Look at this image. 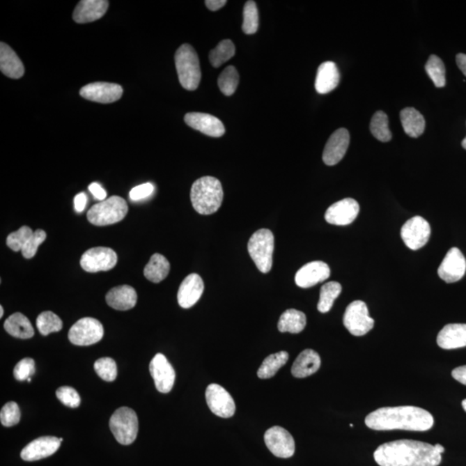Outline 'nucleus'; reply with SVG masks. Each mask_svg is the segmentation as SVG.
<instances>
[{
	"label": "nucleus",
	"mask_w": 466,
	"mask_h": 466,
	"mask_svg": "<svg viewBox=\"0 0 466 466\" xmlns=\"http://www.w3.org/2000/svg\"><path fill=\"white\" fill-rule=\"evenodd\" d=\"M374 458L380 466H438L442 460L435 446L411 440L382 444Z\"/></svg>",
	"instance_id": "1"
},
{
	"label": "nucleus",
	"mask_w": 466,
	"mask_h": 466,
	"mask_svg": "<svg viewBox=\"0 0 466 466\" xmlns=\"http://www.w3.org/2000/svg\"><path fill=\"white\" fill-rule=\"evenodd\" d=\"M435 419L424 408L414 406L385 407L371 412L366 418L368 428L378 431L407 430L425 432L433 428Z\"/></svg>",
	"instance_id": "2"
},
{
	"label": "nucleus",
	"mask_w": 466,
	"mask_h": 466,
	"mask_svg": "<svg viewBox=\"0 0 466 466\" xmlns=\"http://www.w3.org/2000/svg\"><path fill=\"white\" fill-rule=\"evenodd\" d=\"M223 198L222 183L215 177H201L191 187V202L194 210L202 215H210L218 211Z\"/></svg>",
	"instance_id": "3"
},
{
	"label": "nucleus",
	"mask_w": 466,
	"mask_h": 466,
	"mask_svg": "<svg viewBox=\"0 0 466 466\" xmlns=\"http://www.w3.org/2000/svg\"><path fill=\"white\" fill-rule=\"evenodd\" d=\"M176 68L180 85L183 88L194 91L200 85L201 71L196 52L189 45L180 47L175 56Z\"/></svg>",
	"instance_id": "4"
},
{
	"label": "nucleus",
	"mask_w": 466,
	"mask_h": 466,
	"mask_svg": "<svg viewBox=\"0 0 466 466\" xmlns=\"http://www.w3.org/2000/svg\"><path fill=\"white\" fill-rule=\"evenodd\" d=\"M129 210L124 199L111 196L93 205L88 212V222L97 226L113 225L125 219Z\"/></svg>",
	"instance_id": "5"
},
{
	"label": "nucleus",
	"mask_w": 466,
	"mask_h": 466,
	"mask_svg": "<svg viewBox=\"0 0 466 466\" xmlns=\"http://www.w3.org/2000/svg\"><path fill=\"white\" fill-rule=\"evenodd\" d=\"M274 249V238L272 231L260 229L251 237L248 251L259 272L267 274L272 270Z\"/></svg>",
	"instance_id": "6"
},
{
	"label": "nucleus",
	"mask_w": 466,
	"mask_h": 466,
	"mask_svg": "<svg viewBox=\"0 0 466 466\" xmlns=\"http://www.w3.org/2000/svg\"><path fill=\"white\" fill-rule=\"evenodd\" d=\"M111 433L121 445H131L139 433V419L135 411L128 407H121L114 412L109 421Z\"/></svg>",
	"instance_id": "7"
},
{
	"label": "nucleus",
	"mask_w": 466,
	"mask_h": 466,
	"mask_svg": "<svg viewBox=\"0 0 466 466\" xmlns=\"http://www.w3.org/2000/svg\"><path fill=\"white\" fill-rule=\"evenodd\" d=\"M344 326L354 336H364L374 327V320L370 317L367 305L362 301H355L346 308Z\"/></svg>",
	"instance_id": "8"
},
{
	"label": "nucleus",
	"mask_w": 466,
	"mask_h": 466,
	"mask_svg": "<svg viewBox=\"0 0 466 466\" xmlns=\"http://www.w3.org/2000/svg\"><path fill=\"white\" fill-rule=\"evenodd\" d=\"M104 328L99 320L86 317L79 320L68 332L72 344L79 346L95 345L102 339Z\"/></svg>",
	"instance_id": "9"
},
{
	"label": "nucleus",
	"mask_w": 466,
	"mask_h": 466,
	"mask_svg": "<svg viewBox=\"0 0 466 466\" xmlns=\"http://www.w3.org/2000/svg\"><path fill=\"white\" fill-rule=\"evenodd\" d=\"M118 262V256L113 249L95 247L89 249L81 258L82 269L86 272H107L114 269Z\"/></svg>",
	"instance_id": "10"
},
{
	"label": "nucleus",
	"mask_w": 466,
	"mask_h": 466,
	"mask_svg": "<svg viewBox=\"0 0 466 466\" xmlns=\"http://www.w3.org/2000/svg\"><path fill=\"white\" fill-rule=\"evenodd\" d=\"M431 234L429 223L421 216L408 219L401 230L404 244L411 250L417 251L425 247Z\"/></svg>",
	"instance_id": "11"
},
{
	"label": "nucleus",
	"mask_w": 466,
	"mask_h": 466,
	"mask_svg": "<svg viewBox=\"0 0 466 466\" xmlns=\"http://www.w3.org/2000/svg\"><path fill=\"white\" fill-rule=\"evenodd\" d=\"M265 442L267 447L276 457L288 458L295 454V440L290 432L284 428L276 426L267 430Z\"/></svg>",
	"instance_id": "12"
},
{
	"label": "nucleus",
	"mask_w": 466,
	"mask_h": 466,
	"mask_svg": "<svg viewBox=\"0 0 466 466\" xmlns=\"http://www.w3.org/2000/svg\"><path fill=\"white\" fill-rule=\"evenodd\" d=\"M205 399L209 408L217 417H233L236 410L234 400L222 386L216 384L209 385L205 391Z\"/></svg>",
	"instance_id": "13"
},
{
	"label": "nucleus",
	"mask_w": 466,
	"mask_h": 466,
	"mask_svg": "<svg viewBox=\"0 0 466 466\" xmlns=\"http://www.w3.org/2000/svg\"><path fill=\"white\" fill-rule=\"evenodd\" d=\"M150 371L159 392L171 391L176 381V371L164 354L158 353L153 357L150 364Z\"/></svg>",
	"instance_id": "14"
},
{
	"label": "nucleus",
	"mask_w": 466,
	"mask_h": 466,
	"mask_svg": "<svg viewBox=\"0 0 466 466\" xmlns=\"http://www.w3.org/2000/svg\"><path fill=\"white\" fill-rule=\"evenodd\" d=\"M79 95L93 102L109 104L116 102L123 95L121 85L109 82H95L83 86Z\"/></svg>",
	"instance_id": "15"
},
{
	"label": "nucleus",
	"mask_w": 466,
	"mask_h": 466,
	"mask_svg": "<svg viewBox=\"0 0 466 466\" xmlns=\"http://www.w3.org/2000/svg\"><path fill=\"white\" fill-rule=\"evenodd\" d=\"M466 272V260L460 250L456 247L448 251L445 258L438 269V274L447 284L456 283L464 277Z\"/></svg>",
	"instance_id": "16"
},
{
	"label": "nucleus",
	"mask_w": 466,
	"mask_h": 466,
	"mask_svg": "<svg viewBox=\"0 0 466 466\" xmlns=\"http://www.w3.org/2000/svg\"><path fill=\"white\" fill-rule=\"evenodd\" d=\"M359 205L352 198L336 202L327 209L325 219L331 225L348 226L356 219L359 214Z\"/></svg>",
	"instance_id": "17"
},
{
	"label": "nucleus",
	"mask_w": 466,
	"mask_h": 466,
	"mask_svg": "<svg viewBox=\"0 0 466 466\" xmlns=\"http://www.w3.org/2000/svg\"><path fill=\"white\" fill-rule=\"evenodd\" d=\"M61 440L56 437L45 436L28 444L21 451L22 460L37 461L52 456L59 451Z\"/></svg>",
	"instance_id": "18"
},
{
	"label": "nucleus",
	"mask_w": 466,
	"mask_h": 466,
	"mask_svg": "<svg viewBox=\"0 0 466 466\" xmlns=\"http://www.w3.org/2000/svg\"><path fill=\"white\" fill-rule=\"evenodd\" d=\"M329 266L323 261H314L302 266L295 274V284L300 288L314 286L330 277Z\"/></svg>",
	"instance_id": "19"
},
{
	"label": "nucleus",
	"mask_w": 466,
	"mask_h": 466,
	"mask_svg": "<svg viewBox=\"0 0 466 466\" xmlns=\"http://www.w3.org/2000/svg\"><path fill=\"white\" fill-rule=\"evenodd\" d=\"M350 134L348 130L341 128L332 133L323 151V161L328 166L338 164L348 151Z\"/></svg>",
	"instance_id": "20"
},
{
	"label": "nucleus",
	"mask_w": 466,
	"mask_h": 466,
	"mask_svg": "<svg viewBox=\"0 0 466 466\" xmlns=\"http://www.w3.org/2000/svg\"><path fill=\"white\" fill-rule=\"evenodd\" d=\"M184 121L191 128L209 137H220L226 132L223 123L211 114L189 113L185 115Z\"/></svg>",
	"instance_id": "21"
},
{
	"label": "nucleus",
	"mask_w": 466,
	"mask_h": 466,
	"mask_svg": "<svg viewBox=\"0 0 466 466\" xmlns=\"http://www.w3.org/2000/svg\"><path fill=\"white\" fill-rule=\"evenodd\" d=\"M204 283L198 274H190L182 281L179 288L177 300L182 309H190L201 297Z\"/></svg>",
	"instance_id": "22"
},
{
	"label": "nucleus",
	"mask_w": 466,
	"mask_h": 466,
	"mask_svg": "<svg viewBox=\"0 0 466 466\" xmlns=\"http://www.w3.org/2000/svg\"><path fill=\"white\" fill-rule=\"evenodd\" d=\"M109 2L106 0H82L75 7L73 19L77 24L91 23L106 14Z\"/></svg>",
	"instance_id": "23"
},
{
	"label": "nucleus",
	"mask_w": 466,
	"mask_h": 466,
	"mask_svg": "<svg viewBox=\"0 0 466 466\" xmlns=\"http://www.w3.org/2000/svg\"><path fill=\"white\" fill-rule=\"evenodd\" d=\"M437 344L440 348L453 350L466 346V324H448L439 332Z\"/></svg>",
	"instance_id": "24"
},
{
	"label": "nucleus",
	"mask_w": 466,
	"mask_h": 466,
	"mask_svg": "<svg viewBox=\"0 0 466 466\" xmlns=\"http://www.w3.org/2000/svg\"><path fill=\"white\" fill-rule=\"evenodd\" d=\"M137 292L128 285H122L111 288L106 295L108 305L116 310L126 311L133 308L137 304Z\"/></svg>",
	"instance_id": "25"
},
{
	"label": "nucleus",
	"mask_w": 466,
	"mask_h": 466,
	"mask_svg": "<svg viewBox=\"0 0 466 466\" xmlns=\"http://www.w3.org/2000/svg\"><path fill=\"white\" fill-rule=\"evenodd\" d=\"M0 70L6 77L20 79L24 74V66L20 57L6 43H0Z\"/></svg>",
	"instance_id": "26"
},
{
	"label": "nucleus",
	"mask_w": 466,
	"mask_h": 466,
	"mask_svg": "<svg viewBox=\"0 0 466 466\" xmlns=\"http://www.w3.org/2000/svg\"><path fill=\"white\" fill-rule=\"evenodd\" d=\"M339 79H341V75L334 63L326 61L320 64L318 68L316 79V91L320 95H326L332 92V90L337 88Z\"/></svg>",
	"instance_id": "27"
},
{
	"label": "nucleus",
	"mask_w": 466,
	"mask_h": 466,
	"mask_svg": "<svg viewBox=\"0 0 466 466\" xmlns=\"http://www.w3.org/2000/svg\"><path fill=\"white\" fill-rule=\"evenodd\" d=\"M321 364L319 354L313 350L306 349L299 354L292 366V375L296 378H304L316 373Z\"/></svg>",
	"instance_id": "28"
},
{
	"label": "nucleus",
	"mask_w": 466,
	"mask_h": 466,
	"mask_svg": "<svg viewBox=\"0 0 466 466\" xmlns=\"http://www.w3.org/2000/svg\"><path fill=\"white\" fill-rule=\"evenodd\" d=\"M401 121L406 134L417 139L424 134L426 121L420 111L413 107H407L401 111Z\"/></svg>",
	"instance_id": "29"
},
{
	"label": "nucleus",
	"mask_w": 466,
	"mask_h": 466,
	"mask_svg": "<svg viewBox=\"0 0 466 466\" xmlns=\"http://www.w3.org/2000/svg\"><path fill=\"white\" fill-rule=\"evenodd\" d=\"M3 327L10 335L17 339H31L35 334L31 321L21 313H15L10 316L5 321Z\"/></svg>",
	"instance_id": "30"
},
{
	"label": "nucleus",
	"mask_w": 466,
	"mask_h": 466,
	"mask_svg": "<svg viewBox=\"0 0 466 466\" xmlns=\"http://www.w3.org/2000/svg\"><path fill=\"white\" fill-rule=\"evenodd\" d=\"M171 270V263L164 256L155 253L144 268V277L154 284L161 283L168 277Z\"/></svg>",
	"instance_id": "31"
},
{
	"label": "nucleus",
	"mask_w": 466,
	"mask_h": 466,
	"mask_svg": "<svg viewBox=\"0 0 466 466\" xmlns=\"http://www.w3.org/2000/svg\"><path fill=\"white\" fill-rule=\"evenodd\" d=\"M306 318L304 313L296 309H288L281 314L278 321V330L281 332L300 334L304 330Z\"/></svg>",
	"instance_id": "32"
},
{
	"label": "nucleus",
	"mask_w": 466,
	"mask_h": 466,
	"mask_svg": "<svg viewBox=\"0 0 466 466\" xmlns=\"http://www.w3.org/2000/svg\"><path fill=\"white\" fill-rule=\"evenodd\" d=\"M288 354L284 350L267 357L258 369V378L269 379L274 377L277 372L288 362Z\"/></svg>",
	"instance_id": "33"
},
{
	"label": "nucleus",
	"mask_w": 466,
	"mask_h": 466,
	"mask_svg": "<svg viewBox=\"0 0 466 466\" xmlns=\"http://www.w3.org/2000/svg\"><path fill=\"white\" fill-rule=\"evenodd\" d=\"M341 291V284L337 283V281H329V283L324 284L320 288V301L317 306L318 310L323 313L329 312L335 300L339 297Z\"/></svg>",
	"instance_id": "34"
},
{
	"label": "nucleus",
	"mask_w": 466,
	"mask_h": 466,
	"mask_svg": "<svg viewBox=\"0 0 466 466\" xmlns=\"http://www.w3.org/2000/svg\"><path fill=\"white\" fill-rule=\"evenodd\" d=\"M370 130L372 135L382 143L389 142L392 139V133L389 128V118L384 111H378L374 114Z\"/></svg>",
	"instance_id": "35"
},
{
	"label": "nucleus",
	"mask_w": 466,
	"mask_h": 466,
	"mask_svg": "<svg viewBox=\"0 0 466 466\" xmlns=\"http://www.w3.org/2000/svg\"><path fill=\"white\" fill-rule=\"evenodd\" d=\"M235 55L234 43L229 39L223 40L216 48L209 54V61L215 68L222 66L228 61Z\"/></svg>",
	"instance_id": "36"
},
{
	"label": "nucleus",
	"mask_w": 466,
	"mask_h": 466,
	"mask_svg": "<svg viewBox=\"0 0 466 466\" xmlns=\"http://www.w3.org/2000/svg\"><path fill=\"white\" fill-rule=\"evenodd\" d=\"M425 68L436 88H444L445 86L446 68L440 57L435 55L430 56Z\"/></svg>",
	"instance_id": "37"
},
{
	"label": "nucleus",
	"mask_w": 466,
	"mask_h": 466,
	"mask_svg": "<svg viewBox=\"0 0 466 466\" xmlns=\"http://www.w3.org/2000/svg\"><path fill=\"white\" fill-rule=\"evenodd\" d=\"M37 327L40 334L47 336L63 329V323L56 313L52 311H45L39 314L37 319Z\"/></svg>",
	"instance_id": "38"
},
{
	"label": "nucleus",
	"mask_w": 466,
	"mask_h": 466,
	"mask_svg": "<svg viewBox=\"0 0 466 466\" xmlns=\"http://www.w3.org/2000/svg\"><path fill=\"white\" fill-rule=\"evenodd\" d=\"M240 83V75L234 66H229L223 70L218 79V85L224 95H233Z\"/></svg>",
	"instance_id": "39"
},
{
	"label": "nucleus",
	"mask_w": 466,
	"mask_h": 466,
	"mask_svg": "<svg viewBox=\"0 0 466 466\" xmlns=\"http://www.w3.org/2000/svg\"><path fill=\"white\" fill-rule=\"evenodd\" d=\"M244 22L242 30L245 34H255L258 30L259 14L255 1H247L244 7Z\"/></svg>",
	"instance_id": "40"
},
{
	"label": "nucleus",
	"mask_w": 466,
	"mask_h": 466,
	"mask_svg": "<svg viewBox=\"0 0 466 466\" xmlns=\"http://www.w3.org/2000/svg\"><path fill=\"white\" fill-rule=\"evenodd\" d=\"M95 370L104 381L114 382L117 378V364L111 357H101L98 359L95 363Z\"/></svg>",
	"instance_id": "41"
},
{
	"label": "nucleus",
	"mask_w": 466,
	"mask_h": 466,
	"mask_svg": "<svg viewBox=\"0 0 466 466\" xmlns=\"http://www.w3.org/2000/svg\"><path fill=\"white\" fill-rule=\"evenodd\" d=\"M33 233V231H32L30 227L26 226H22L20 230L17 231V232L10 233L9 234V236L7 237V247L13 251H20L23 250L25 244L27 243V241L30 240Z\"/></svg>",
	"instance_id": "42"
},
{
	"label": "nucleus",
	"mask_w": 466,
	"mask_h": 466,
	"mask_svg": "<svg viewBox=\"0 0 466 466\" xmlns=\"http://www.w3.org/2000/svg\"><path fill=\"white\" fill-rule=\"evenodd\" d=\"M20 418V407L15 402L6 403L0 412V421L3 427L10 428L19 424Z\"/></svg>",
	"instance_id": "43"
},
{
	"label": "nucleus",
	"mask_w": 466,
	"mask_h": 466,
	"mask_svg": "<svg viewBox=\"0 0 466 466\" xmlns=\"http://www.w3.org/2000/svg\"><path fill=\"white\" fill-rule=\"evenodd\" d=\"M46 233L45 231L41 229H38L34 232L33 235L31 237L30 240L27 241V243L25 244L23 250H22V254L24 258L31 259L33 258L36 255V253L38 251V249L40 244H42L43 242L46 240Z\"/></svg>",
	"instance_id": "44"
},
{
	"label": "nucleus",
	"mask_w": 466,
	"mask_h": 466,
	"mask_svg": "<svg viewBox=\"0 0 466 466\" xmlns=\"http://www.w3.org/2000/svg\"><path fill=\"white\" fill-rule=\"evenodd\" d=\"M35 372V361L30 357H25L17 364L14 368L13 374L17 381L23 382L27 381V379L32 377Z\"/></svg>",
	"instance_id": "45"
},
{
	"label": "nucleus",
	"mask_w": 466,
	"mask_h": 466,
	"mask_svg": "<svg viewBox=\"0 0 466 466\" xmlns=\"http://www.w3.org/2000/svg\"><path fill=\"white\" fill-rule=\"evenodd\" d=\"M56 396L65 406L77 407L81 404V397L78 392L70 386H63L57 389Z\"/></svg>",
	"instance_id": "46"
},
{
	"label": "nucleus",
	"mask_w": 466,
	"mask_h": 466,
	"mask_svg": "<svg viewBox=\"0 0 466 466\" xmlns=\"http://www.w3.org/2000/svg\"><path fill=\"white\" fill-rule=\"evenodd\" d=\"M154 186L151 183H144L142 185L133 187L130 192V198L132 201H141L147 197L150 196L151 194L154 192Z\"/></svg>",
	"instance_id": "47"
},
{
	"label": "nucleus",
	"mask_w": 466,
	"mask_h": 466,
	"mask_svg": "<svg viewBox=\"0 0 466 466\" xmlns=\"http://www.w3.org/2000/svg\"><path fill=\"white\" fill-rule=\"evenodd\" d=\"M88 189L90 192L92 193L93 196H95V199H97V200H99L100 201L106 200L107 195L106 190H104L103 187L100 185L99 183L93 182L90 184Z\"/></svg>",
	"instance_id": "48"
},
{
	"label": "nucleus",
	"mask_w": 466,
	"mask_h": 466,
	"mask_svg": "<svg viewBox=\"0 0 466 466\" xmlns=\"http://www.w3.org/2000/svg\"><path fill=\"white\" fill-rule=\"evenodd\" d=\"M75 209L78 212H81L84 211L86 208V202H88V198L85 193H81L77 195L75 197Z\"/></svg>",
	"instance_id": "49"
},
{
	"label": "nucleus",
	"mask_w": 466,
	"mask_h": 466,
	"mask_svg": "<svg viewBox=\"0 0 466 466\" xmlns=\"http://www.w3.org/2000/svg\"><path fill=\"white\" fill-rule=\"evenodd\" d=\"M453 378L455 380L461 382L462 385H466V366H460L454 369L451 372Z\"/></svg>",
	"instance_id": "50"
},
{
	"label": "nucleus",
	"mask_w": 466,
	"mask_h": 466,
	"mask_svg": "<svg viewBox=\"0 0 466 466\" xmlns=\"http://www.w3.org/2000/svg\"><path fill=\"white\" fill-rule=\"evenodd\" d=\"M226 0H207V1H205V6L212 12L222 9V7L226 6Z\"/></svg>",
	"instance_id": "51"
},
{
	"label": "nucleus",
	"mask_w": 466,
	"mask_h": 466,
	"mask_svg": "<svg viewBox=\"0 0 466 466\" xmlns=\"http://www.w3.org/2000/svg\"><path fill=\"white\" fill-rule=\"evenodd\" d=\"M458 67L466 77V55L465 54H458L456 56Z\"/></svg>",
	"instance_id": "52"
},
{
	"label": "nucleus",
	"mask_w": 466,
	"mask_h": 466,
	"mask_svg": "<svg viewBox=\"0 0 466 466\" xmlns=\"http://www.w3.org/2000/svg\"><path fill=\"white\" fill-rule=\"evenodd\" d=\"M435 448L437 453H439L440 454H442L444 451H445V448H444L443 446L440 445V444H437V445L435 446Z\"/></svg>",
	"instance_id": "53"
},
{
	"label": "nucleus",
	"mask_w": 466,
	"mask_h": 466,
	"mask_svg": "<svg viewBox=\"0 0 466 466\" xmlns=\"http://www.w3.org/2000/svg\"><path fill=\"white\" fill-rule=\"evenodd\" d=\"M462 146H463L464 149L466 150V137L463 141H462Z\"/></svg>",
	"instance_id": "54"
},
{
	"label": "nucleus",
	"mask_w": 466,
	"mask_h": 466,
	"mask_svg": "<svg viewBox=\"0 0 466 466\" xmlns=\"http://www.w3.org/2000/svg\"><path fill=\"white\" fill-rule=\"evenodd\" d=\"M3 316V309L2 306H0V318H2Z\"/></svg>",
	"instance_id": "55"
},
{
	"label": "nucleus",
	"mask_w": 466,
	"mask_h": 466,
	"mask_svg": "<svg viewBox=\"0 0 466 466\" xmlns=\"http://www.w3.org/2000/svg\"><path fill=\"white\" fill-rule=\"evenodd\" d=\"M462 406H463V408H464L465 411L466 412V399H465L463 401V402H462Z\"/></svg>",
	"instance_id": "56"
},
{
	"label": "nucleus",
	"mask_w": 466,
	"mask_h": 466,
	"mask_svg": "<svg viewBox=\"0 0 466 466\" xmlns=\"http://www.w3.org/2000/svg\"><path fill=\"white\" fill-rule=\"evenodd\" d=\"M27 382H31V378H28V379H27Z\"/></svg>",
	"instance_id": "57"
}]
</instances>
